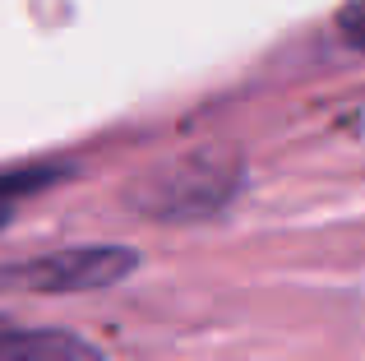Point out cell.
<instances>
[{"label":"cell","mask_w":365,"mask_h":361,"mask_svg":"<svg viewBox=\"0 0 365 361\" xmlns=\"http://www.w3.org/2000/svg\"><path fill=\"white\" fill-rule=\"evenodd\" d=\"M241 185V167L236 158H185L176 163V172H158V176H143L139 185V204L153 208L158 218H195V213H213L232 199V190Z\"/></svg>","instance_id":"obj_1"},{"label":"cell","mask_w":365,"mask_h":361,"mask_svg":"<svg viewBox=\"0 0 365 361\" xmlns=\"http://www.w3.org/2000/svg\"><path fill=\"white\" fill-rule=\"evenodd\" d=\"M134 269H139V255L130 245H74V250L42 255L33 264H14L5 278L33 292H98L116 288Z\"/></svg>","instance_id":"obj_2"},{"label":"cell","mask_w":365,"mask_h":361,"mask_svg":"<svg viewBox=\"0 0 365 361\" xmlns=\"http://www.w3.org/2000/svg\"><path fill=\"white\" fill-rule=\"evenodd\" d=\"M0 361H107V357L70 329H5Z\"/></svg>","instance_id":"obj_3"},{"label":"cell","mask_w":365,"mask_h":361,"mask_svg":"<svg viewBox=\"0 0 365 361\" xmlns=\"http://www.w3.org/2000/svg\"><path fill=\"white\" fill-rule=\"evenodd\" d=\"M338 33H342L347 46L365 51V0H347V5L338 9Z\"/></svg>","instance_id":"obj_4"}]
</instances>
